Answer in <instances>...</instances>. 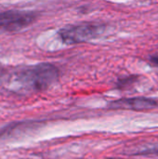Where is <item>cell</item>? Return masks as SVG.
Returning <instances> with one entry per match:
<instances>
[{
	"label": "cell",
	"mask_w": 158,
	"mask_h": 159,
	"mask_svg": "<svg viewBox=\"0 0 158 159\" xmlns=\"http://www.w3.org/2000/svg\"><path fill=\"white\" fill-rule=\"evenodd\" d=\"M60 77L59 68L49 62H41L20 69L15 74V81L31 91H44L53 86Z\"/></svg>",
	"instance_id": "6da1fadb"
},
{
	"label": "cell",
	"mask_w": 158,
	"mask_h": 159,
	"mask_svg": "<svg viewBox=\"0 0 158 159\" xmlns=\"http://www.w3.org/2000/svg\"><path fill=\"white\" fill-rule=\"evenodd\" d=\"M106 25L102 23L83 22L79 24H69L58 31L62 43L66 45H74L88 42L95 39L106 31Z\"/></svg>",
	"instance_id": "7a4b0ae2"
},
{
	"label": "cell",
	"mask_w": 158,
	"mask_h": 159,
	"mask_svg": "<svg viewBox=\"0 0 158 159\" xmlns=\"http://www.w3.org/2000/svg\"><path fill=\"white\" fill-rule=\"evenodd\" d=\"M138 77L139 76H137V75H129V76L121 78L117 81V87L119 89H126V88L129 87L130 85L134 84L138 80Z\"/></svg>",
	"instance_id": "5b68a950"
},
{
	"label": "cell",
	"mask_w": 158,
	"mask_h": 159,
	"mask_svg": "<svg viewBox=\"0 0 158 159\" xmlns=\"http://www.w3.org/2000/svg\"><path fill=\"white\" fill-rule=\"evenodd\" d=\"M114 109H127V110H148L158 107V100L145 97H135L129 99H120L110 103Z\"/></svg>",
	"instance_id": "277c9868"
},
{
	"label": "cell",
	"mask_w": 158,
	"mask_h": 159,
	"mask_svg": "<svg viewBox=\"0 0 158 159\" xmlns=\"http://www.w3.org/2000/svg\"><path fill=\"white\" fill-rule=\"evenodd\" d=\"M37 13L30 10L8 9L0 12V31L18 32L32 25L37 20Z\"/></svg>",
	"instance_id": "3957f363"
},
{
	"label": "cell",
	"mask_w": 158,
	"mask_h": 159,
	"mask_svg": "<svg viewBox=\"0 0 158 159\" xmlns=\"http://www.w3.org/2000/svg\"><path fill=\"white\" fill-rule=\"evenodd\" d=\"M4 75H5V68L1 64V62H0V81L2 80V78L4 77Z\"/></svg>",
	"instance_id": "52a82bcc"
},
{
	"label": "cell",
	"mask_w": 158,
	"mask_h": 159,
	"mask_svg": "<svg viewBox=\"0 0 158 159\" xmlns=\"http://www.w3.org/2000/svg\"><path fill=\"white\" fill-rule=\"evenodd\" d=\"M149 61L156 65V66H158V54H155V55H152L149 57Z\"/></svg>",
	"instance_id": "8992f818"
}]
</instances>
